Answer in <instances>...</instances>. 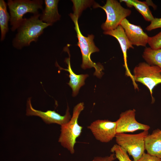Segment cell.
Returning <instances> with one entry per match:
<instances>
[{
	"mask_svg": "<svg viewBox=\"0 0 161 161\" xmlns=\"http://www.w3.org/2000/svg\"><path fill=\"white\" fill-rule=\"evenodd\" d=\"M161 159L144 153L137 161H160Z\"/></svg>",
	"mask_w": 161,
	"mask_h": 161,
	"instance_id": "603a6c76",
	"label": "cell"
},
{
	"mask_svg": "<svg viewBox=\"0 0 161 161\" xmlns=\"http://www.w3.org/2000/svg\"><path fill=\"white\" fill-rule=\"evenodd\" d=\"M120 1L125 2L128 7L134 6L146 21L151 22L154 18L149 8L148 5L145 2L138 0H120Z\"/></svg>",
	"mask_w": 161,
	"mask_h": 161,
	"instance_id": "2e32d148",
	"label": "cell"
},
{
	"mask_svg": "<svg viewBox=\"0 0 161 161\" xmlns=\"http://www.w3.org/2000/svg\"><path fill=\"white\" fill-rule=\"evenodd\" d=\"M110 151L115 153L116 158L119 161H132L130 159L126 151L117 144L113 145Z\"/></svg>",
	"mask_w": 161,
	"mask_h": 161,
	"instance_id": "ffe728a7",
	"label": "cell"
},
{
	"mask_svg": "<svg viewBox=\"0 0 161 161\" xmlns=\"http://www.w3.org/2000/svg\"><path fill=\"white\" fill-rule=\"evenodd\" d=\"M136 110L129 109L122 112L116 121V132H133L138 130L148 131L150 126L138 122L135 118Z\"/></svg>",
	"mask_w": 161,
	"mask_h": 161,
	"instance_id": "9c48e42d",
	"label": "cell"
},
{
	"mask_svg": "<svg viewBox=\"0 0 161 161\" xmlns=\"http://www.w3.org/2000/svg\"><path fill=\"white\" fill-rule=\"evenodd\" d=\"M120 25L132 45L146 47L149 36L140 26L131 23L126 18L122 21Z\"/></svg>",
	"mask_w": 161,
	"mask_h": 161,
	"instance_id": "7c38bea8",
	"label": "cell"
},
{
	"mask_svg": "<svg viewBox=\"0 0 161 161\" xmlns=\"http://www.w3.org/2000/svg\"><path fill=\"white\" fill-rule=\"evenodd\" d=\"M41 14H34L28 18H24L17 29V33L12 41L13 47L21 49L36 42L44 30L50 25L40 19Z\"/></svg>",
	"mask_w": 161,
	"mask_h": 161,
	"instance_id": "6da1fadb",
	"label": "cell"
},
{
	"mask_svg": "<svg viewBox=\"0 0 161 161\" xmlns=\"http://www.w3.org/2000/svg\"><path fill=\"white\" fill-rule=\"evenodd\" d=\"M65 61L68 65L67 69L61 67L57 63L56 64L61 69L66 70L69 73L70 80L68 84L72 89V95L74 97L78 94L80 87L85 84V80L89 75L87 74L76 75L73 72L71 66L70 55L69 58L65 59Z\"/></svg>",
	"mask_w": 161,
	"mask_h": 161,
	"instance_id": "9a60e30c",
	"label": "cell"
},
{
	"mask_svg": "<svg viewBox=\"0 0 161 161\" xmlns=\"http://www.w3.org/2000/svg\"><path fill=\"white\" fill-rule=\"evenodd\" d=\"M103 33L105 35L113 36L118 41L123 53L124 61L123 66L126 69L125 75L131 78L134 87H137L138 85L128 68L127 63V50L130 48L134 49V47L129 40L124 29L120 25L114 30L104 31Z\"/></svg>",
	"mask_w": 161,
	"mask_h": 161,
	"instance_id": "8fae6325",
	"label": "cell"
},
{
	"mask_svg": "<svg viewBox=\"0 0 161 161\" xmlns=\"http://www.w3.org/2000/svg\"><path fill=\"white\" fill-rule=\"evenodd\" d=\"M58 0H45V8L40 15V19L43 22L52 25L60 19L61 16L58 12Z\"/></svg>",
	"mask_w": 161,
	"mask_h": 161,
	"instance_id": "5bb4252c",
	"label": "cell"
},
{
	"mask_svg": "<svg viewBox=\"0 0 161 161\" xmlns=\"http://www.w3.org/2000/svg\"><path fill=\"white\" fill-rule=\"evenodd\" d=\"M31 99V97L29 98L27 102L26 114L27 116H37L47 124L55 123L61 126L68 123L71 118L68 106L65 114L62 116L54 110H48L44 112L34 109L32 105Z\"/></svg>",
	"mask_w": 161,
	"mask_h": 161,
	"instance_id": "30bf717a",
	"label": "cell"
},
{
	"mask_svg": "<svg viewBox=\"0 0 161 161\" xmlns=\"http://www.w3.org/2000/svg\"><path fill=\"white\" fill-rule=\"evenodd\" d=\"M160 161H161V160H160Z\"/></svg>",
	"mask_w": 161,
	"mask_h": 161,
	"instance_id": "d4e9b609",
	"label": "cell"
},
{
	"mask_svg": "<svg viewBox=\"0 0 161 161\" xmlns=\"http://www.w3.org/2000/svg\"><path fill=\"white\" fill-rule=\"evenodd\" d=\"M151 24L146 28L148 31H150L155 29L161 28V18H154Z\"/></svg>",
	"mask_w": 161,
	"mask_h": 161,
	"instance_id": "7402d4cb",
	"label": "cell"
},
{
	"mask_svg": "<svg viewBox=\"0 0 161 161\" xmlns=\"http://www.w3.org/2000/svg\"><path fill=\"white\" fill-rule=\"evenodd\" d=\"M145 148L147 153L161 159V130L157 129L144 139Z\"/></svg>",
	"mask_w": 161,
	"mask_h": 161,
	"instance_id": "4fadbf2b",
	"label": "cell"
},
{
	"mask_svg": "<svg viewBox=\"0 0 161 161\" xmlns=\"http://www.w3.org/2000/svg\"><path fill=\"white\" fill-rule=\"evenodd\" d=\"M133 75L136 82L142 83L148 89L151 97L152 103H154L153 89L158 84L161 83V68L146 62H141L134 68Z\"/></svg>",
	"mask_w": 161,
	"mask_h": 161,
	"instance_id": "5b68a950",
	"label": "cell"
},
{
	"mask_svg": "<svg viewBox=\"0 0 161 161\" xmlns=\"http://www.w3.org/2000/svg\"><path fill=\"white\" fill-rule=\"evenodd\" d=\"M116 158L115 154L113 153L110 154L109 156L105 157H95L92 161H114Z\"/></svg>",
	"mask_w": 161,
	"mask_h": 161,
	"instance_id": "cb8c5ba5",
	"label": "cell"
},
{
	"mask_svg": "<svg viewBox=\"0 0 161 161\" xmlns=\"http://www.w3.org/2000/svg\"><path fill=\"white\" fill-rule=\"evenodd\" d=\"M73 2V13L69 14L71 18H78L82 11L92 4L94 1L90 0H72Z\"/></svg>",
	"mask_w": 161,
	"mask_h": 161,
	"instance_id": "d6986e66",
	"label": "cell"
},
{
	"mask_svg": "<svg viewBox=\"0 0 161 161\" xmlns=\"http://www.w3.org/2000/svg\"><path fill=\"white\" fill-rule=\"evenodd\" d=\"M77 18L72 19L75 24V29L78 39L77 45L80 47L82 57L81 68L83 69L93 67L95 69L94 75L100 78L103 74V66L100 63L96 64L91 59V54L94 52H99V49L95 45L93 41L94 36L93 34L88 35L87 37L84 36L79 29Z\"/></svg>",
	"mask_w": 161,
	"mask_h": 161,
	"instance_id": "3957f363",
	"label": "cell"
},
{
	"mask_svg": "<svg viewBox=\"0 0 161 161\" xmlns=\"http://www.w3.org/2000/svg\"><path fill=\"white\" fill-rule=\"evenodd\" d=\"M84 107L83 102L77 104L73 108L72 115L69 121L61 127L58 142L72 154L75 153L74 146L76 140L80 136L83 128L78 124V119Z\"/></svg>",
	"mask_w": 161,
	"mask_h": 161,
	"instance_id": "7a4b0ae2",
	"label": "cell"
},
{
	"mask_svg": "<svg viewBox=\"0 0 161 161\" xmlns=\"http://www.w3.org/2000/svg\"><path fill=\"white\" fill-rule=\"evenodd\" d=\"M10 14L11 30L17 29L22 22L24 15L27 13L33 15L38 13L39 9L43 10L42 0H8L7 1Z\"/></svg>",
	"mask_w": 161,
	"mask_h": 161,
	"instance_id": "277c9868",
	"label": "cell"
},
{
	"mask_svg": "<svg viewBox=\"0 0 161 161\" xmlns=\"http://www.w3.org/2000/svg\"><path fill=\"white\" fill-rule=\"evenodd\" d=\"M142 56L149 64L157 66L161 68V49H154L146 47Z\"/></svg>",
	"mask_w": 161,
	"mask_h": 161,
	"instance_id": "ac0fdd59",
	"label": "cell"
},
{
	"mask_svg": "<svg viewBox=\"0 0 161 161\" xmlns=\"http://www.w3.org/2000/svg\"><path fill=\"white\" fill-rule=\"evenodd\" d=\"M148 133V131L135 134L118 133L115 138L117 144L132 157L133 161H137L144 153V139Z\"/></svg>",
	"mask_w": 161,
	"mask_h": 161,
	"instance_id": "8992f818",
	"label": "cell"
},
{
	"mask_svg": "<svg viewBox=\"0 0 161 161\" xmlns=\"http://www.w3.org/2000/svg\"><path fill=\"white\" fill-rule=\"evenodd\" d=\"M148 44L153 49H161V31L152 37H149Z\"/></svg>",
	"mask_w": 161,
	"mask_h": 161,
	"instance_id": "44dd1931",
	"label": "cell"
},
{
	"mask_svg": "<svg viewBox=\"0 0 161 161\" xmlns=\"http://www.w3.org/2000/svg\"><path fill=\"white\" fill-rule=\"evenodd\" d=\"M94 6L95 8H102L106 13V20L101 26L104 31L117 28L122 21L131 13L130 10L123 7L120 2L115 0H107L103 6L97 4H95Z\"/></svg>",
	"mask_w": 161,
	"mask_h": 161,
	"instance_id": "52a82bcc",
	"label": "cell"
},
{
	"mask_svg": "<svg viewBox=\"0 0 161 161\" xmlns=\"http://www.w3.org/2000/svg\"><path fill=\"white\" fill-rule=\"evenodd\" d=\"M7 4L4 0H0V27L1 32V41H3L9 30L8 22L10 15L7 10Z\"/></svg>",
	"mask_w": 161,
	"mask_h": 161,
	"instance_id": "e0dca14e",
	"label": "cell"
},
{
	"mask_svg": "<svg viewBox=\"0 0 161 161\" xmlns=\"http://www.w3.org/2000/svg\"><path fill=\"white\" fill-rule=\"evenodd\" d=\"M95 138L103 143H108L115 137L116 122L108 120H97L87 127Z\"/></svg>",
	"mask_w": 161,
	"mask_h": 161,
	"instance_id": "ba28073f",
	"label": "cell"
}]
</instances>
